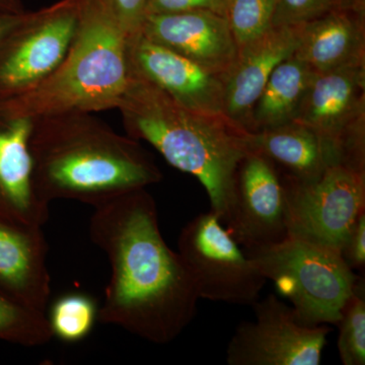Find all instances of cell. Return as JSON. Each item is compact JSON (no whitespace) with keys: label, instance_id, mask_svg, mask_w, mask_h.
I'll return each mask as SVG.
<instances>
[{"label":"cell","instance_id":"6da1fadb","mask_svg":"<svg viewBox=\"0 0 365 365\" xmlns=\"http://www.w3.org/2000/svg\"><path fill=\"white\" fill-rule=\"evenodd\" d=\"M93 208L91 241L111 265L98 319L169 344L195 318L200 299L181 256L163 237L155 199L138 189Z\"/></svg>","mask_w":365,"mask_h":365},{"label":"cell","instance_id":"7a4b0ae2","mask_svg":"<svg viewBox=\"0 0 365 365\" xmlns=\"http://www.w3.org/2000/svg\"><path fill=\"white\" fill-rule=\"evenodd\" d=\"M132 138L151 144L172 167L202 184L223 225L234 201L237 168L250 150L249 131L225 114L189 109L134 71L119 106Z\"/></svg>","mask_w":365,"mask_h":365},{"label":"cell","instance_id":"3957f363","mask_svg":"<svg viewBox=\"0 0 365 365\" xmlns=\"http://www.w3.org/2000/svg\"><path fill=\"white\" fill-rule=\"evenodd\" d=\"M30 150L34 186L49 204L66 199L96 207L163 179L136 141L86 122L50 120L33 126Z\"/></svg>","mask_w":365,"mask_h":365},{"label":"cell","instance_id":"277c9868","mask_svg":"<svg viewBox=\"0 0 365 365\" xmlns=\"http://www.w3.org/2000/svg\"><path fill=\"white\" fill-rule=\"evenodd\" d=\"M129 40L104 0H78V29L63 61L31 90L0 103V111L34 119L119 108L131 79Z\"/></svg>","mask_w":365,"mask_h":365},{"label":"cell","instance_id":"5b68a950","mask_svg":"<svg viewBox=\"0 0 365 365\" xmlns=\"http://www.w3.org/2000/svg\"><path fill=\"white\" fill-rule=\"evenodd\" d=\"M257 269L271 280L307 326L337 325L359 276L340 252L294 237L244 249Z\"/></svg>","mask_w":365,"mask_h":365},{"label":"cell","instance_id":"8992f818","mask_svg":"<svg viewBox=\"0 0 365 365\" xmlns=\"http://www.w3.org/2000/svg\"><path fill=\"white\" fill-rule=\"evenodd\" d=\"M178 253L200 299L252 306L267 282L211 210L199 213L182 228Z\"/></svg>","mask_w":365,"mask_h":365},{"label":"cell","instance_id":"52a82bcc","mask_svg":"<svg viewBox=\"0 0 365 365\" xmlns=\"http://www.w3.org/2000/svg\"><path fill=\"white\" fill-rule=\"evenodd\" d=\"M281 178L288 235L340 252L365 210V170L338 163L317 179Z\"/></svg>","mask_w":365,"mask_h":365},{"label":"cell","instance_id":"ba28073f","mask_svg":"<svg viewBox=\"0 0 365 365\" xmlns=\"http://www.w3.org/2000/svg\"><path fill=\"white\" fill-rule=\"evenodd\" d=\"M78 24V0L25 14L0 42V103L23 95L63 61Z\"/></svg>","mask_w":365,"mask_h":365},{"label":"cell","instance_id":"9c48e42d","mask_svg":"<svg viewBox=\"0 0 365 365\" xmlns=\"http://www.w3.org/2000/svg\"><path fill=\"white\" fill-rule=\"evenodd\" d=\"M252 307L255 321L240 324L228 343V365L321 364L332 329L306 325L292 307L274 294Z\"/></svg>","mask_w":365,"mask_h":365},{"label":"cell","instance_id":"30bf717a","mask_svg":"<svg viewBox=\"0 0 365 365\" xmlns=\"http://www.w3.org/2000/svg\"><path fill=\"white\" fill-rule=\"evenodd\" d=\"M294 121L337 143L346 165L365 170V64L316 73Z\"/></svg>","mask_w":365,"mask_h":365},{"label":"cell","instance_id":"8fae6325","mask_svg":"<svg viewBox=\"0 0 365 365\" xmlns=\"http://www.w3.org/2000/svg\"><path fill=\"white\" fill-rule=\"evenodd\" d=\"M225 225L242 249L277 244L288 237L282 178L260 153L251 151L240 163Z\"/></svg>","mask_w":365,"mask_h":365},{"label":"cell","instance_id":"7c38bea8","mask_svg":"<svg viewBox=\"0 0 365 365\" xmlns=\"http://www.w3.org/2000/svg\"><path fill=\"white\" fill-rule=\"evenodd\" d=\"M129 53L132 69L180 104L207 114H225L227 76L146 39L139 32L129 40Z\"/></svg>","mask_w":365,"mask_h":365},{"label":"cell","instance_id":"4fadbf2b","mask_svg":"<svg viewBox=\"0 0 365 365\" xmlns=\"http://www.w3.org/2000/svg\"><path fill=\"white\" fill-rule=\"evenodd\" d=\"M138 32L227 78L239 57L227 16L215 11L148 14Z\"/></svg>","mask_w":365,"mask_h":365},{"label":"cell","instance_id":"5bb4252c","mask_svg":"<svg viewBox=\"0 0 365 365\" xmlns=\"http://www.w3.org/2000/svg\"><path fill=\"white\" fill-rule=\"evenodd\" d=\"M34 120L0 111V220L44 227L50 204L36 191L30 150Z\"/></svg>","mask_w":365,"mask_h":365},{"label":"cell","instance_id":"9a60e30c","mask_svg":"<svg viewBox=\"0 0 365 365\" xmlns=\"http://www.w3.org/2000/svg\"><path fill=\"white\" fill-rule=\"evenodd\" d=\"M300 42L299 26H272L260 37L239 49L225 88V115L251 131L255 103L281 62L294 54Z\"/></svg>","mask_w":365,"mask_h":365},{"label":"cell","instance_id":"2e32d148","mask_svg":"<svg viewBox=\"0 0 365 365\" xmlns=\"http://www.w3.org/2000/svg\"><path fill=\"white\" fill-rule=\"evenodd\" d=\"M43 227L0 220V294L46 314L51 277Z\"/></svg>","mask_w":365,"mask_h":365},{"label":"cell","instance_id":"e0dca14e","mask_svg":"<svg viewBox=\"0 0 365 365\" xmlns=\"http://www.w3.org/2000/svg\"><path fill=\"white\" fill-rule=\"evenodd\" d=\"M248 141L251 151L267 158L281 176L292 179H317L334 165H346L337 143L299 122L249 132Z\"/></svg>","mask_w":365,"mask_h":365},{"label":"cell","instance_id":"ac0fdd59","mask_svg":"<svg viewBox=\"0 0 365 365\" xmlns=\"http://www.w3.org/2000/svg\"><path fill=\"white\" fill-rule=\"evenodd\" d=\"M294 55L316 73L365 64V16L339 9L302 24Z\"/></svg>","mask_w":365,"mask_h":365},{"label":"cell","instance_id":"d6986e66","mask_svg":"<svg viewBox=\"0 0 365 365\" xmlns=\"http://www.w3.org/2000/svg\"><path fill=\"white\" fill-rule=\"evenodd\" d=\"M314 76L316 72L294 54L281 62L255 103L250 132L265 130L294 121Z\"/></svg>","mask_w":365,"mask_h":365},{"label":"cell","instance_id":"ffe728a7","mask_svg":"<svg viewBox=\"0 0 365 365\" xmlns=\"http://www.w3.org/2000/svg\"><path fill=\"white\" fill-rule=\"evenodd\" d=\"M46 318L53 337L62 342L78 343L93 331L98 319V307L90 295L71 292L52 302Z\"/></svg>","mask_w":365,"mask_h":365},{"label":"cell","instance_id":"44dd1931","mask_svg":"<svg viewBox=\"0 0 365 365\" xmlns=\"http://www.w3.org/2000/svg\"><path fill=\"white\" fill-rule=\"evenodd\" d=\"M52 338L46 314L0 294V341L37 347L47 344Z\"/></svg>","mask_w":365,"mask_h":365},{"label":"cell","instance_id":"7402d4cb","mask_svg":"<svg viewBox=\"0 0 365 365\" xmlns=\"http://www.w3.org/2000/svg\"><path fill=\"white\" fill-rule=\"evenodd\" d=\"M338 352L344 365L365 364V281L359 277L338 321Z\"/></svg>","mask_w":365,"mask_h":365},{"label":"cell","instance_id":"603a6c76","mask_svg":"<svg viewBox=\"0 0 365 365\" xmlns=\"http://www.w3.org/2000/svg\"><path fill=\"white\" fill-rule=\"evenodd\" d=\"M277 0H227V16L237 47L260 37L273 26Z\"/></svg>","mask_w":365,"mask_h":365},{"label":"cell","instance_id":"cb8c5ba5","mask_svg":"<svg viewBox=\"0 0 365 365\" xmlns=\"http://www.w3.org/2000/svg\"><path fill=\"white\" fill-rule=\"evenodd\" d=\"M342 0H277L273 26H299L339 9Z\"/></svg>","mask_w":365,"mask_h":365},{"label":"cell","instance_id":"d4e9b609","mask_svg":"<svg viewBox=\"0 0 365 365\" xmlns=\"http://www.w3.org/2000/svg\"><path fill=\"white\" fill-rule=\"evenodd\" d=\"M129 38L138 33L145 18L150 0H104Z\"/></svg>","mask_w":365,"mask_h":365},{"label":"cell","instance_id":"484cf974","mask_svg":"<svg viewBox=\"0 0 365 365\" xmlns=\"http://www.w3.org/2000/svg\"><path fill=\"white\" fill-rule=\"evenodd\" d=\"M210 11L225 16L227 0H150L148 14Z\"/></svg>","mask_w":365,"mask_h":365},{"label":"cell","instance_id":"4316f807","mask_svg":"<svg viewBox=\"0 0 365 365\" xmlns=\"http://www.w3.org/2000/svg\"><path fill=\"white\" fill-rule=\"evenodd\" d=\"M341 256L352 270L364 271L365 266V210L353 223L351 230L340 251Z\"/></svg>","mask_w":365,"mask_h":365},{"label":"cell","instance_id":"83f0119b","mask_svg":"<svg viewBox=\"0 0 365 365\" xmlns=\"http://www.w3.org/2000/svg\"><path fill=\"white\" fill-rule=\"evenodd\" d=\"M25 14L21 13L16 14H2L0 13V42L6 37L9 31L13 30L14 26L18 25L24 18Z\"/></svg>","mask_w":365,"mask_h":365},{"label":"cell","instance_id":"f1b7e54d","mask_svg":"<svg viewBox=\"0 0 365 365\" xmlns=\"http://www.w3.org/2000/svg\"><path fill=\"white\" fill-rule=\"evenodd\" d=\"M340 9L365 16V0H342Z\"/></svg>","mask_w":365,"mask_h":365},{"label":"cell","instance_id":"f546056e","mask_svg":"<svg viewBox=\"0 0 365 365\" xmlns=\"http://www.w3.org/2000/svg\"><path fill=\"white\" fill-rule=\"evenodd\" d=\"M0 13H21L20 9H19L18 0H0Z\"/></svg>","mask_w":365,"mask_h":365}]
</instances>
